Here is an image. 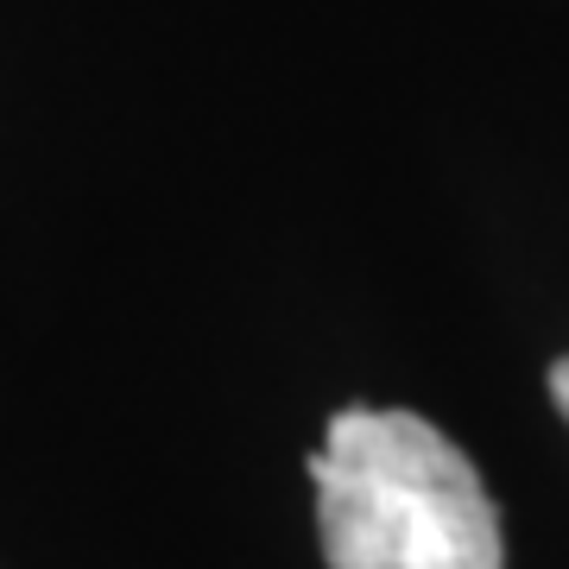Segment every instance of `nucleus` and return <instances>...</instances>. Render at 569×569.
<instances>
[{
  "instance_id": "nucleus-2",
  "label": "nucleus",
  "mask_w": 569,
  "mask_h": 569,
  "mask_svg": "<svg viewBox=\"0 0 569 569\" xmlns=\"http://www.w3.org/2000/svg\"><path fill=\"white\" fill-rule=\"evenodd\" d=\"M550 399H557V411H563V425H569V361L550 367Z\"/></svg>"
},
{
  "instance_id": "nucleus-1",
  "label": "nucleus",
  "mask_w": 569,
  "mask_h": 569,
  "mask_svg": "<svg viewBox=\"0 0 569 569\" xmlns=\"http://www.w3.org/2000/svg\"><path fill=\"white\" fill-rule=\"evenodd\" d=\"M310 481L329 569H507L481 468L418 411H336Z\"/></svg>"
}]
</instances>
